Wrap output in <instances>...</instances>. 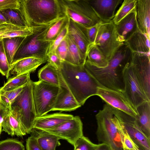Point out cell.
<instances>
[{
	"label": "cell",
	"instance_id": "6da1fadb",
	"mask_svg": "<svg viewBox=\"0 0 150 150\" xmlns=\"http://www.w3.org/2000/svg\"><path fill=\"white\" fill-rule=\"evenodd\" d=\"M132 51L126 43L121 45L105 67H97L86 61L84 67L100 86L123 93V72L130 61Z\"/></svg>",
	"mask_w": 150,
	"mask_h": 150
},
{
	"label": "cell",
	"instance_id": "7a4b0ae2",
	"mask_svg": "<svg viewBox=\"0 0 150 150\" xmlns=\"http://www.w3.org/2000/svg\"><path fill=\"white\" fill-rule=\"evenodd\" d=\"M18 10L29 28L47 25L66 16L60 0H20Z\"/></svg>",
	"mask_w": 150,
	"mask_h": 150
},
{
	"label": "cell",
	"instance_id": "3957f363",
	"mask_svg": "<svg viewBox=\"0 0 150 150\" xmlns=\"http://www.w3.org/2000/svg\"><path fill=\"white\" fill-rule=\"evenodd\" d=\"M63 79L78 103L81 106L92 96L96 95L100 86L84 65L62 61L59 70Z\"/></svg>",
	"mask_w": 150,
	"mask_h": 150
},
{
	"label": "cell",
	"instance_id": "277c9868",
	"mask_svg": "<svg viewBox=\"0 0 150 150\" xmlns=\"http://www.w3.org/2000/svg\"><path fill=\"white\" fill-rule=\"evenodd\" d=\"M54 22L34 27L33 33L25 37L16 52L12 63L25 57H47L53 41H47L45 37L49 27Z\"/></svg>",
	"mask_w": 150,
	"mask_h": 150
},
{
	"label": "cell",
	"instance_id": "5b68a950",
	"mask_svg": "<svg viewBox=\"0 0 150 150\" xmlns=\"http://www.w3.org/2000/svg\"><path fill=\"white\" fill-rule=\"evenodd\" d=\"M113 107L106 103L96 115V137L100 143L109 146L111 150H122L118 131L113 121Z\"/></svg>",
	"mask_w": 150,
	"mask_h": 150
},
{
	"label": "cell",
	"instance_id": "8992f818",
	"mask_svg": "<svg viewBox=\"0 0 150 150\" xmlns=\"http://www.w3.org/2000/svg\"><path fill=\"white\" fill-rule=\"evenodd\" d=\"M33 81H30L11 104L10 109L15 114L26 134L33 129L37 117L33 99Z\"/></svg>",
	"mask_w": 150,
	"mask_h": 150
},
{
	"label": "cell",
	"instance_id": "52a82bcc",
	"mask_svg": "<svg viewBox=\"0 0 150 150\" xmlns=\"http://www.w3.org/2000/svg\"><path fill=\"white\" fill-rule=\"evenodd\" d=\"M65 15L76 23L89 28L102 21L88 0H60Z\"/></svg>",
	"mask_w": 150,
	"mask_h": 150
},
{
	"label": "cell",
	"instance_id": "ba28073f",
	"mask_svg": "<svg viewBox=\"0 0 150 150\" xmlns=\"http://www.w3.org/2000/svg\"><path fill=\"white\" fill-rule=\"evenodd\" d=\"M32 88L37 117L52 111L56 101L59 87L39 80L33 81Z\"/></svg>",
	"mask_w": 150,
	"mask_h": 150
},
{
	"label": "cell",
	"instance_id": "9c48e42d",
	"mask_svg": "<svg viewBox=\"0 0 150 150\" xmlns=\"http://www.w3.org/2000/svg\"><path fill=\"white\" fill-rule=\"evenodd\" d=\"M123 44L118 40L115 25L112 20L102 21L99 24L94 44L108 61Z\"/></svg>",
	"mask_w": 150,
	"mask_h": 150
},
{
	"label": "cell",
	"instance_id": "30bf717a",
	"mask_svg": "<svg viewBox=\"0 0 150 150\" xmlns=\"http://www.w3.org/2000/svg\"><path fill=\"white\" fill-rule=\"evenodd\" d=\"M123 77L124 84L123 93L136 109L143 103L150 102V100L147 98L141 86L130 61L124 69Z\"/></svg>",
	"mask_w": 150,
	"mask_h": 150
},
{
	"label": "cell",
	"instance_id": "8fae6325",
	"mask_svg": "<svg viewBox=\"0 0 150 150\" xmlns=\"http://www.w3.org/2000/svg\"><path fill=\"white\" fill-rule=\"evenodd\" d=\"M113 108L114 116L123 126L133 141L142 150H150V138L143 132L135 118L121 110Z\"/></svg>",
	"mask_w": 150,
	"mask_h": 150
},
{
	"label": "cell",
	"instance_id": "7c38bea8",
	"mask_svg": "<svg viewBox=\"0 0 150 150\" xmlns=\"http://www.w3.org/2000/svg\"><path fill=\"white\" fill-rule=\"evenodd\" d=\"M43 131L59 139L66 140L74 146L76 141L83 135V123L77 116L55 127Z\"/></svg>",
	"mask_w": 150,
	"mask_h": 150
},
{
	"label": "cell",
	"instance_id": "4fadbf2b",
	"mask_svg": "<svg viewBox=\"0 0 150 150\" xmlns=\"http://www.w3.org/2000/svg\"><path fill=\"white\" fill-rule=\"evenodd\" d=\"M150 55L132 52L130 63L144 92L150 100Z\"/></svg>",
	"mask_w": 150,
	"mask_h": 150
},
{
	"label": "cell",
	"instance_id": "5bb4252c",
	"mask_svg": "<svg viewBox=\"0 0 150 150\" xmlns=\"http://www.w3.org/2000/svg\"><path fill=\"white\" fill-rule=\"evenodd\" d=\"M96 96L112 107L136 117V109L132 105L123 93L101 86L98 88Z\"/></svg>",
	"mask_w": 150,
	"mask_h": 150
},
{
	"label": "cell",
	"instance_id": "9a60e30c",
	"mask_svg": "<svg viewBox=\"0 0 150 150\" xmlns=\"http://www.w3.org/2000/svg\"><path fill=\"white\" fill-rule=\"evenodd\" d=\"M59 90L52 111H70L81 107L66 84L59 70Z\"/></svg>",
	"mask_w": 150,
	"mask_h": 150
},
{
	"label": "cell",
	"instance_id": "2e32d148",
	"mask_svg": "<svg viewBox=\"0 0 150 150\" xmlns=\"http://www.w3.org/2000/svg\"><path fill=\"white\" fill-rule=\"evenodd\" d=\"M123 0H88L95 13L102 22L112 21L117 9Z\"/></svg>",
	"mask_w": 150,
	"mask_h": 150
},
{
	"label": "cell",
	"instance_id": "e0dca14e",
	"mask_svg": "<svg viewBox=\"0 0 150 150\" xmlns=\"http://www.w3.org/2000/svg\"><path fill=\"white\" fill-rule=\"evenodd\" d=\"M115 25L119 41L126 43L139 29L135 8Z\"/></svg>",
	"mask_w": 150,
	"mask_h": 150
},
{
	"label": "cell",
	"instance_id": "ac0fdd59",
	"mask_svg": "<svg viewBox=\"0 0 150 150\" xmlns=\"http://www.w3.org/2000/svg\"><path fill=\"white\" fill-rule=\"evenodd\" d=\"M47 62V57H29L13 62L10 66L9 76L34 72L42 64Z\"/></svg>",
	"mask_w": 150,
	"mask_h": 150
},
{
	"label": "cell",
	"instance_id": "d6986e66",
	"mask_svg": "<svg viewBox=\"0 0 150 150\" xmlns=\"http://www.w3.org/2000/svg\"><path fill=\"white\" fill-rule=\"evenodd\" d=\"M74 116L71 114L61 112L46 114L36 117L33 129L44 130L53 128L71 120Z\"/></svg>",
	"mask_w": 150,
	"mask_h": 150
},
{
	"label": "cell",
	"instance_id": "ffe728a7",
	"mask_svg": "<svg viewBox=\"0 0 150 150\" xmlns=\"http://www.w3.org/2000/svg\"><path fill=\"white\" fill-rule=\"evenodd\" d=\"M135 9L139 30L150 38V0H137Z\"/></svg>",
	"mask_w": 150,
	"mask_h": 150
},
{
	"label": "cell",
	"instance_id": "44dd1931",
	"mask_svg": "<svg viewBox=\"0 0 150 150\" xmlns=\"http://www.w3.org/2000/svg\"><path fill=\"white\" fill-rule=\"evenodd\" d=\"M2 131L12 136L23 137L26 133L14 113L9 108L1 123Z\"/></svg>",
	"mask_w": 150,
	"mask_h": 150
},
{
	"label": "cell",
	"instance_id": "7402d4cb",
	"mask_svg": "<svg viewBox=\"0 0 150 150\" xmlns=\"http://www.w3.org/2000/svg\"><path fill=\"white\" fill-rule=\"evenodd\" d=\"M68 34L72 38L86 59L87 51L90 44L78 24L69 19Z\"/></svg>",
	"mask_w": 150,
	"mask_h": 150
},
{
	"label": "cell",
	"instance_id": "603a6c76",
	"mask_svg": "<svg viewBox=\"0 0 150 150\" xmlns=\"http://www.w3.org/2000/svg\"><path fill=\"white\" fill-rule=\"evenodd\" d=\"M150 40L146 34L138 29L126 43L132 52L150 55Z\"/></svg>",
	"mask_w": 150,
	"mask_h": 150
},
{
	"label": "cell",
	"instance_id": "cb8c5ba5",
	"mask_svg": "<svg viewBox=\"0 0 150 150\" xmlns=\"http://www.w3.org/2000/svg\"><path fill=\"white\" fill-rule=\"evenodd\" d=\"M30 133L35 137L41 150H56V147L61 144L58 137L43 130L33 129Z\"/></svg>",
	"mask_w": 150,
	"mask_h": 150
},
{
	"label": "cell",
	"instance_id": "d4e9b609",
	"mask_svg": "<svg viewBox=\"0 0 150 150\" xmlns=\"http://www.w3.org/2000/svg\"><path fill=\"white\" fill-rule=\"evenodd\" d=\"M137 115L135 117L144 133L150 138V102H145L136 108Z\"/></svg>",
	"mask_w": 150,
	"mask_h": 150
},
{
	"label": "cell",
	"instance_id": "484cf974",
	"mask_svg": "<svg viewBox=\"0 0 150 150\" xmlns=\"http://www.w3.org/2000/svg\"><path fill=\"white\" fill-rule=\"evenodd\" d=\"M68 52L65 61L76 65H84L86 59L83 56L72 38L68 34Z\"/></svg>",
	"mask_w": 150,
	"mask_h": 150
},
{
	"label": "cell",
	"instance_id": "4316f807",
	"mask_svg": "<svg viewBox=\"0 0 150 150\" xmlns=\"http://www.w3.org/2000/svg\"><path fill=\"white\" fill-rule=\"evenodd\" d=\"M113 121L118 131L122 150H142L130 137L121 123L114 116Z\"/></svg>",
	"mask_w": 150,
	"mask_h": 150
},
{
	"label": "cell",
	"instance_id": "83f0119b",
	"mask_svg": "<svg viewBox=\"0 0 150 150\" xmlns=\"http://www.w3.org/2000/svg\"><path fill=\"white\" fill-rule=\"evenodd\" d=\"M59 71L47 63L38 71L39 80L59 87Z\"/></svg>",
	"mask_w": 150,
	"mask_h": 150
},
{
	"label": "cell",
	"instance_id": "f1b7e54d",
	"mask_svg": "<svg viewBox=\"0 0 150 150\" xmlns=\"http://www.w3.org/2000/svg\"><path fill=\"white\" fill-rule=\"evenodd\" d=\"M86 61L98 68L105 67L108 61L94 44L90 45L88 49Z\"/></svg>",
	"mask_w": 150,
	"mask_h": 150
},
{
	"label": "cell",
	"instance_id": "f546056e",
	"mask_svg": "<svg viewBox=\"0 0 150 150\" xmlns=\"http://www.w3.org/2000/svg\"><path fill=\"white\" fill-rule=\"evenodd\" d=\"M25 37H16L2 39L8 62L10 66L18 48Z\"/></svg>",
	"mask_w": 150,
	"mask_h": 150
},
{
	"label": "cell",
	"instance_id": "4dcf8cb0",
	"mask_svg": "<svg viewBox=\"0 0 150 150\" xmlns=\"http://www.w3.org/2000/svg\"><path fill=\"white\" fill-rule=\"evenodd\" d=\"M30 74L27 73L13 76L0 88V90L10 91L25 85L31 80Z\"/></svg>",
	"mask_w": 150,
	"mask_h": 150
},
{
	"label": "cell",
	"instance_id": "1f68e13d",
	"mask_svg": "<svg viewBox=\"0 0 150 150\" xmlns=\"http://www.w3.org/2000/svg\"><path fill=\"white\" fill-rule=\"evenodd\" d=\"M7 23L23 28H29L18 9H9L0 11Z\"/></svg>",
	"mask_w": 150,
	"mask_h": 150
},
{
	"label": "cell",
	"instance_id": "d6a6232c",
	"mask_svg": "<svg viewBox=\"0 0 150 150\" xmlns=\"http://www.w3.org/2000/svg\"><path fill=\"white\" fill-rule=\"evenodd\" d=\"M69 18L63 17L53 23L49 28L45 37L47 41H53L65 26L69 23Z\"/></svg>",
	"mask_w": 150,
	"mask_h": 150
},
{
	"label": "cell",
	"instance_id": "836d02e7",
	"mask_svg": "<svg viewBox=\"0 0 150 150\" xmlns=\"http://www.w3.org/2000/svg\"><path fill=\"white\" fill-rule=\"evenodd\" d=\"M137 0H123L117 10L112 21L115 24L118 23L135 7Z\"/></svg>",
	"mask_w": 150,
	"mask_h": 150
},
{
	"label": "cell",
	"instance_id": "e575fe53",
	"mask_svg": "<svg viewBox=\"0 0 150 150\" xmlns=\"http://www.w3.org/2000/svg\"><path fill=\"white\" fill-rule=\"evenodd\" d=\"M25 85L10 91L0 90V103L5 107L10 108L11 104Z\"/></svg>",
	"mask_w": 150,
	"mask_h": 150
},
{
	"label": "cell",
	"instance_id": "d590c367",
	"mask_svg": "<svg viewBox=\"0 0 150 150\" xmlns=\"http://www.w3.org/2000/svg\"><path fill=\"white\" fill-rule=\"evenodd\" d=\"M10 66L5 52L2 39H0V72L8 79L9 77Z\"/></svg>",
	"mask_w": 150,
	"mask_h": 150
},
{
	"label": "cell",
	"instance_id": "8d00e7d4",
	"mask_svg": "<svg viewBox=\"0 0 150 150\" xmlns=\"http://www.w3.org/2000/svg\"><path fill=\"white\" fill-rule=\"evenodd\" d=\"M0 150H25V148L21 142L8 139L0 141Z\"/></svg>",
	"mask_w": 150,
	"mask_h": 150
},
{
	"label": "cell",
	"instance_id": "74e56055",
	"mask_svg": "<svg viewBox=\"0 0 150 150\" xmlns=\"http://www.w3.org/2000/svg\"><path fill=\"white\" fill-rule=\"evenodd\" d=\"M98 144L93 143L88 137L83 135L76 142L74 146V150H95Z\"/></svg>",
	"mask_w": 150,
	"mask_h": 150
},
{
	"label": "cell",
	"instance_id": "f35d334b",
	"mask_svg": "<svg viewBox=\"0 0 150 150\" xmlns=\"http://www.w3.org/2000/svg\"><path fill=\"white\" fill-rule=\"evenodd\" d=\"M34 27L28 28L25 29L9 32L6 33L0 37V39L4 38L16 37H26L32 34Z\"/></svg>",
	"mask_w": 150,
	"mask_h": 150
},
{
	"label": "cell",
	"instance_id": "ab89813d",
	"mask_svg": "<svg viewBox=\"0 0 150 150\" xmlns=\"http://www.w3.org/2000/svg\"><path fill=\"white\" fill-rule=\"evenodd\" d=\"M99 23L89 28H86L77 23L87 37L90 45L94 44Z\"/></svg>",
	"mask_w": 150,
	"mask_h": 150
},
{
	"label": "cell",
	"instance_id": "60d3db41",
	"mask_svg": "<svg viewBox=\"0 0 150 150\" xmlns=\"http://www.w3.org/2000/svg\"><path fill=\"white\" fill-rule=\"evenodd\" d=\"M68 27L69 23L65 26L54 40L53 41L50 47L48 52H55L58 46L68 35Z\"/></svg>",
	"mask_w": 150,
	"mask_h": 150
},
{
	"label": "cell",
	"instance_id": "b9f144b4",
	"mask_svg": "<svg viewBox=\"0 0 150 150\" xmlns=\"http://www.w3.org/2000/svg\"><path fill=\"white\" fill-rule=\"evenodd\" d=\"M67 36L58 46L55 50L62 61H65L67 54L68 48Z\"/></svg>",
	"mask_w": 150,
	"mask_h": 150
},
{
	"label": "cell",
	"instance_id": "7bdbcfd3",
	"mask_svg": "<svg viewBox=\"0 0 150 150\" xmlns=\"http://www.w3.org/2000/svg\"><path fill=\"white\" fill-rule=\"evenodd\" d=\"M47 62L56 69L59 70L62 61L55 51L51 52L47 55Z\"/></svg>",
	"mask_w": 150,
	"mask_h": 150
},
{
	"label": "cell",
	"instance_id": "ee69618b",
	"mask_svg": "<svg viewBox=\"0 0 150 150\" xmlns=\"http://www.w3.org/2000/svg\"><path fill=\"white\" fill-rule=\"evenodd\" d=\"M20 0H0V11L9 9H18Z\"/></svg>",
	"mask_w": 150,
	"mask_h": 150
},
{
	"label": "cell",
	"instance_id": "f6af8a7d",
	"mask_svg": "<svg viewBox=\"0 0 150 150\" xmlns=\"http://www.w3.org/2000/svg\"><path fill=\"white\" fill-rule=\"evenodd\" d=\"M28 28L18 27L8 23L0 25V37L6 33L25 29Z\"/></svg>",
	"mask_w": 150,
	"mask_h": 150
},
{
	"label": "cell",
	"instance_id": "bcb514c9",
	"mask_svg": "<svg viewBox=\"0 0 150 150\" xmlns=\"http://www.w3.org/2000/svg\"><path fill=\"white\" fill-rule=\"evenodd\" d=\"M26 150H41L35 137L31 135L26 139Z\"/></svg>",
	"mask_w": 150,
	"mask_h": 150
},
{
	"label": "cell",
	"instance_id": "7dc6e473",
	"mask_svg": "<svg viewBox=\"0 0 150 150\" xmlns=\"http://www.w3.org/2000/svg\"><path fill=\"white\" fill-rule=\"evenodd\" d=\"M9 109L4 107L0 103V124L2 123Z\"/></svg>",
	"mask_w": 150,
	"mask_h": 150
},
{
	"label": "cell",
	"instance_id": "c3c4849f",
	"mask_svg": "<svg viewBox=\"0 0 150 150\" xmlns=\"http://www.w3.org/2000/svg\"><path fill=\"white\" fill-rule=\"evenodd\" d=\"M95 150H111L107 145L104 143H100Z\"/></svg>",
	"mask_w": 150,
	"mask_h": 150
},
{
	"label": "cell",
	"instance_id": "681fc988",
	"mask_svg": "<svg viewBox=\"0 0 150 150\" xmlns=\"http://www.w3.org/2000/svg\"><path fill=\"white\" fill-rule=\"evenodd\" d=\"M8 23L3 15L0 12V25Z\"/></svg>",
	"mask_w": 150,
	"mask_h": 150
},
{
	"label": "cell",
	"instance_id": "f907efd6",
	"mask_svg": "<svg viewBox=\"0 0 150 150\" xmlns=\"http://www.w3.org/2000/svg\"><path fill=\"white\" fill-rule=\"evenodd\" d=\"M1 123L0 124V135L1 132H2Z\"/></svg>",
	"mask_w": 150,
	"mask_h": 150
}]
</instances>
